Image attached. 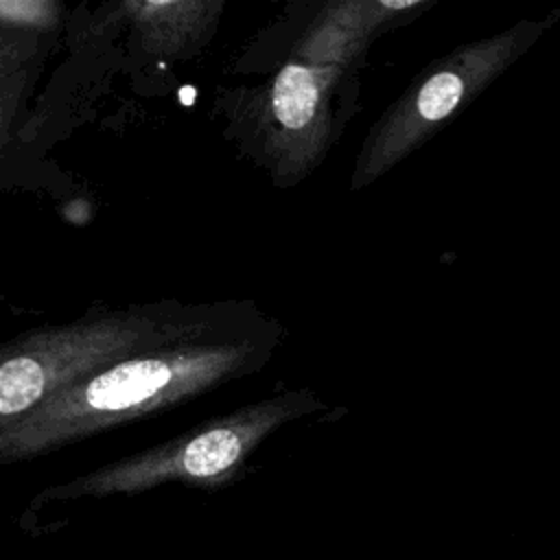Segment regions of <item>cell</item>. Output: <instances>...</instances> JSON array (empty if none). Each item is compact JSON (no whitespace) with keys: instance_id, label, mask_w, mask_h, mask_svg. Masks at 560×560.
I'll return each instance as SVG.
<instances>
[{"instance_id":"6da1fadb","label":"cell","mask_w":560,"mask_h":560,"mask_svg":"<svg viewBox=\"0 0 560 560\" xmlns=\"http://www.w3.org/2000/svg\"><path fill=\"white\" fill-rule=\"evenodd\" d=\"M280 324L249 302L72 381L0 433V466L48 455L262 370Z\"/></svg>"},{"instance_id":"7a4b0ae2","label":"cell","mask_w":560,"mask_h":560,"mask_svg":"<svg viewBox=\"0 0 560 560\" xmlns=\"http://www.w3.org/2000/svg\"><path fill=\"white\" fill-rule=\"evenodd\" d=\"M238 302L160 300L92 308L66 324H46L0 343V433L83 374L144 346L212 324Z\"/></svg>"},{"instance_id":"3957f363","label":"cell","mask_w":560,"mask_h":560,"mask_svg":"<svg viewBox=\"0 0 560 560\" xmlns=\"http://www.w3.org/2000/svg\"><path fill=\"white\" fill-rule=\"evenodd\" d=\"M306 389L282 392L206 420L186 433L131 453L66 483L48 486L37 501L133 497L164 483L219 490L236 481L254 451L282 424L308 413Z\"/></svg>"},{"instance_id":"277c9868","label":"cell","mask_w":560,"mask_h":560,"mask_svg":"<svg viewBox=\"0 0 560 560\" xmlns=\"http://www.w3.org/2000/svg\"><path fill=\"white\" fill-rule=\"evenodd\" d=\"M510 52V42L499 39L466 52L453 68H446L422 83V88L405 101L376 133L368 151L361 155L357 182H368L398 160L416 144L433 125L444 120L464 101L470 88L483 83Z\"/></svg>"},{"instance_id":"5b68a950","label":"cell","mask_w":560,"mask_h":560,"mask_svg":"<svg viewBox=\"0 0 560 560\" xmlns=\"http://www.w3.org/2000/svg\"><path fill=\"white\" fill-rule=\"evenodd\" d=\"M332 70L330 66L291 61L278 70L271 83L267 98L271 136L295 160L313 158L315 142L324 133V105Z\"/></svg>"},{"instance_id":"8992f818","label":"cell","mask_w":560,"mask_h":560,"mask_svg":"<svg viewBox=\"0 0 560 560\" xmlns=\"http://www.w3.org/2000/svg\"><path fill=\"white\" fill-rule=\"evenodd\" d=\"M125 11L133 18L138 33L149 50L173 55L201 42L210 24L221 13V2H127Z\"/></svg>"},{"instance_id":"52a82bcc","label":"cell","mask_w":560,"mask_h":560,"mask_svg":"<svg viewBox=\"0 0 560 560\" xmlns=\"http://www.w3.org/2000/svg\"><path fill=\"white\" fill-rule=\"evenodd\" d=\"M59 4L39 0H9L0 2V22L22 26H48L57 20Z\"/></svg>"},{"instance_id":"ba28073f","label":"cell","mask_w":560,"mask_h":560,"mask_svg":"<svg viewBox=\"0 0 560 560\" xmlns=\"http://www.w3.org/2000/svg\"><path fill=\"white\" fill-rule=\"evenodd\" d=\"M418 0H400V2H392V0H383L378 2L383 9H407V7H413Z\"/></svg>"}]
</instances>
